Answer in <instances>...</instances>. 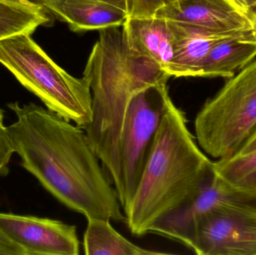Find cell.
Returning <instances> with one entry per match:
<instances>
[{
    "label": "cell",
    "mask_w": 256,
    "mask_h": 255,
    "mask_svg": "<svg viewBox=\"0 0 256 255\" xmlns=\"http://www.w3.org/2000/svg\"><path fill=\"white\" fill-rule=\"evenodd\" d=\"M8 126L24 169L58 202L86 219L126 221L115 188L84 129L34 103H9Z\"/></svg>",
    "instance_id": "obj_1"
},
{
    "label": "cell",
    "mask_w": 256,
    "mask_h": 255,
    "mask_svg": "<svg viewBox=\"0 0 256 255\" xmlns=\"http://www.w3.org/2000/svg\"><path fill=\"white\" fill-rule=\"evenodd\" d=\"M98 31L84 72L92 97V121L84 130L120 198V137L128 105L137 92L170 76L150 58L131 50L120 26Z\"/></svg>",
    "instance_id": "obj_2"
},
{
    "label": "cell",
    "mask_w": 256,
    "mask_h": 255,
    "mask_svg": "<svg viewBox=\"0 0 256 255\" xmlns=\"http://www.w3.org/2000/svg\"><path fill=\"white\" fill-rule=\"evenodd\" d=\"M214 172V162L197 145L184 113L170 100L124 212L131 233H150L158 220L195 197Z\"/></svg>",
    "instance_id": "obj_3"
},
{
    "label": "cell",
    "mask_w": 256,
    "mask_h": 255,
    "mask_svg": "<svg viewBox=\"0 0 256 255\" xmlns=\"http://www.w3.org/2000/svg\"><path fill=\"white\" fill-rule=\"evenodd\" d=\"M31 35L0 40V63L48 109L85 129L92 115L88 82L84 77H74L56 64Z\"/></svg>",
    "instance_id": "obj_4"
},
{
    "label": "cell",
    "mask_w": 256,
    "mask_h": 255,
    "mask_svg": "<svg viewBox=\"0 0 256 255\" xmlns=\"http://www.w3.org/2000/svg\"><path fill=\"white\" fill-rule=\"evenodd\" d=\"M256 129V61L230 78L196 115L197 142L216 160L237 154Z\"/></svg>",
    "instance_id": "obj_5"
},
{
    "label": "cell",
    "mask_w": 256,
    "mask_h": 255,
    "mask_svg": "<svg viewBox=\"0 0 256 255\" xmlns=\"http://www.w3.org/2000/svg\"><path fill=\"white\" fill-rule=\"evenodd\" d=\"M166 82L162 81L141 90L128 105L120 143L122 192L118 200L124 212L130 203L172 100Z\"/></svg>",
    "instance_id": "obj_6"
},
{
    "label": "cell",
    "mask_w": 256,
    "mask_h": 255,
    "mask_svg": "<svg viewBox=\"0 0 256 255\" xmlns=\"http://www.w3.org/2000/svg\"><path fill=\"white\" fill-rule=\"evenodd\" d=\"M188 247L198 255H256V210L226 208L200 217Z\"/></svg>",
    "instance_id": "obj_7"
},
{
    "label": "cell",
    "mask_w": 256,
    "mask_h": 255,
    "mask_svg": "<svg viewBox=\"0 0 256 255\" xmlns=\"http://www.w3.org/2000/svg\"><path fill=\"white\" fill-rule=\"evenodd\" d=\"M226 208L256 210V193L234 188L214 172L195 197L158 220L150 233L164 235L188 247L196 222L209 213Z\"/></svg>",
    "instance_id": "obj_8"
},
{
    "label": "cell",
    "mask_w": 256,
    "mask_h": 255,
    "mask_svg": "<svg viewBox=\"0 0 256 255\" xmlns=\"http://www.w3.org/2000/svg\"><path fill=\"white\" fill-rule=\"evenodd\" d=\"M0 229L25 255H78L76 228L58 220L0 213Z\"/></svg>",
    "instance_id": "obj_9"
},
{
    "label": "cell",
    "mask_w": 256,
    "mask_h": 255,
    "mask_svg": "<svg viewBox=\"0 0 256 255\" xmlns=\"http://www.w3.org/2000/svg\"><path fill=\"white\" fill-rule=\"evenodd\" d=\"M155 16L219 34L251 30L246 15L228 0H176L162 6Z\"/></svg>",
    "instance_id": "obj_10"
},
{
    "label": "cell",
    "mask_w": 256,
    "mask_h": 255,
    "mask_svg": "<svg viewBox=\"0 0 256 255\" xmlns=\"http://www.w3.org/2000/svg\"><path fill=\"white\" fill-rule=\"evenodd\" d=\"M173 35V58L167 74L176 77L201 76L202 67L214 45L225 39L249 34L250 31L219 34L190 24L168 20Z\"/></svg>",
    "instance_id": "obj_11"
},
{
    "label": "cell",
    "mask_w": 256,
    "mask_h": 255,
    "mask_svg": "<svg viewBox=\"0 0 256 255\" xmlns=\"http://www.w3.org/2000/svg\"><path fill=\"white\" fill-rule=\"evenodd\" d=\"M40 4L74 31L122 26L128 18L122 9L100 0H51Z\"/></svg>",
    "instance_id": "obj_12"
},
{
    "label": "cell",
    "mask_w": 256,
    "mask_h": 255,
    "mask_svg": "<svg viewBox=\"0 0 256 255\" xmlns=\"http://www.w3.org/2000/svg\"><path fill=\"white\" fill-rule=\"evenodd\" d=\"M122 25L131 50L150 58L166 73L173 58V35L168 20L158 16L127 18Z\"/></svg>",
    "instance_id": "obj_13"
},
{
    "label": "cell",
    "mask_w": 256,
    "mask_h": 255,
    "mask_svg": "<svg viewBox=\"0 0 256 255\" xmlns=\"http://www.w3.org/2000/svg\"><path fill=\"white\" fill-rule=\"evenodd\" d=\"M256 56L252 34L225 39L210 49L202 67L201 76L231 78Z\"/></svg>",
    "instance_id": "obj_14"
},
{
    "label": "cell",
    "mask_w": 256,
    "mask_h": 255,
    "mask_svg": "<svg viewBox=\"0 0 256 255\" xmlns=\"http://www.w3.org/2000/svg\"><path fill=\"white\" fill-rule=\"evenodd\" d=\"M84 247L87 255H153L162 253L144 250L128 241L114 229L110 220L87 219Z\"/></svg>",
    "instance_id": "obj_15"
},
{
    "label": "cell",
    "mask_w": 256,
    "mask_h": 255,
    "mask_svg": "<svg viewBox=\"0 0 256 255\" xmlns=\"http://www.w3.org/2000/svg\"><path fill=\"white\" fill-rule=\"evenodd\" d=\"M51 20L48 10L39 3L20 4L0 0V40L19 34H32Z\"/></svg>",
    "instance_id": "obj_16"
},
{
    "label": "cell",
    "mask_w": 256,
    "mask_h": 255,
    "mask_svg": "<svg viewBox=\"0 0 256 255\" xmlns=\"http://www.w3.org/2000/svg\"><path fill=\"white\" fill-rule=\"evenodd\" d=\"M215 173L234 188L256 193V151L214 162Z\"/></svg>",
    "instance_id": "obj_17"
},
{
    "label": "cell",
    "mask_w": 256,
    "mask_h": 255,
    "mask_svg": "<svg viewBox=\"0 0 256 255\" xmlns=\"http://www.w3.org/2000/svg\"><path fill=\"white\" fill-rule=\"evenodd\" d=\"M128 18L155 16L158 10L167 4L166 0H126Z\"/></svg>",
    "instance_id": "obj_18"
},
{
    "label": "cell",
    "mask_w": 256,
    "mask_h": 255,
    "mask_svg": "<svg viewBox=\"0 0 256 255\" xmlns=\"http://www.w3.org/2000/svg\"><path fill=\"white\" fill-rule=\"evenodd\" d=\"M14 154L8 127L4 124V111L0 108V176L8 172V164Z\"/></svg>",
    "instance_id": "obj_19"
},
{
    "label": "cell",
    "mask_w": 256,
    "mask_h": 255,
    "mask_svg": "<svg viewBox=\"0 0 256 255\" xmlns=\"http://www.w3.org/2000/svg\"><path fill=\"white\" fill-rule=\"evenodd\" d=\"M0 255H25L24 250L0 229Z\"/></svg>",
    "instance_id": "obj_20"
},
{
    "label": "cell",
    "mask_w": 256,
    "mask_h": 255,
    "mask_svg": "<svg viewBox=\"0 0 256 255\" xmlns=\"http://www.w3.org/2000/svg\"><path fill=\"white\" fill-rule=\"evenodd\" d=\"M256 151V129L248 138L236 155H244Z\"/></svg>",
    "instance_id": "obj_21"
},
{
    "label": "cell",
    "mask_w": 256,
    "mask_h": 255,
    "mask_svg": "<svg viewBox=\"0 0 256 255\" xmlns=\"http://www.w3.org/2000/svg\"><path fill=\"white\" fill-rule=\"evenodd\" d=\"M246 15L251 23L252 40L256 43V0L248 7Z\"/></svg>",
    "instance_id": "obj_22"
},
{
    "label": "cell",
    "mask_w": 256,
    "mask_h": 255,
    "mask_svg": "<svg viewBox=\"0 0 256 255\" xmlns=\"http://www.w3.org/2000/svg\"><path fill=\"white\" fill-rule=\"evenodd\" d=\"M228 1H231L236 7H237L239 10H242L243 13L246 14L248 7H249L255 0H228Z\"/></svg>",
    "instance_id": "obj_23"
},
{
    "label": "cell",
    "mask_w": 256,
    "mask_h": 255,
    "mask_svg": "<svg viewBox=\"0 0 256 255\" xmlns=\"http://www.w3.org/2000/svg\"><path fill=\"white\" fill-rule=\"evenodd\" d=\"M100 1L112 4V5L118 7V8L122 9L124 11H126V0H100Z\"/></svg>",
    "instance_id": "obj_24"
},
{
    "label": "cell",
    "mask_w": 256,
    "mask_h": 255,
    "mask_svg": "<svg viewBox=\"0 0 256 255\" xmlns=\"http://www.w3.org/2000/svg\"><path fill=\"white\" fill-rule=\"evenodd\" d=\"M3 1H10V2L20 3V4H28L31 3L30 0H3Z\"/></svg>",
    "instance_id": "obj_25"
},
{
    "label": "cell",
    "mask_w": 256,
    "mask_h": 255,
    "mask_svg": "<svg viewBox=\"0 0 256 255\" xmlns=\"http://www.w3.org/2000/svg\"><path fill=\"white\" fill-rule=\"evenodd\" d=\"M36 1H38L39 4H42V3L45 2V1H51V0H36Z\"/></svg>",
    "instance_id": "obj_26"
},
{
    "label": "cell",
    "mask_w": 256,
    "mask_h": 255,
    "mask_svg": "<svg viewBox=\"0 0 256 255\" xmlns=\"http://www.w3.org/2000/svg\"><path fill=\"white\" fill-rule=\"evenodd\" d=\"M176 1V0H166L167 3L172 2V1Z\"/></svg>",
    "instance_id": "obj_27"
}]
</instances>
